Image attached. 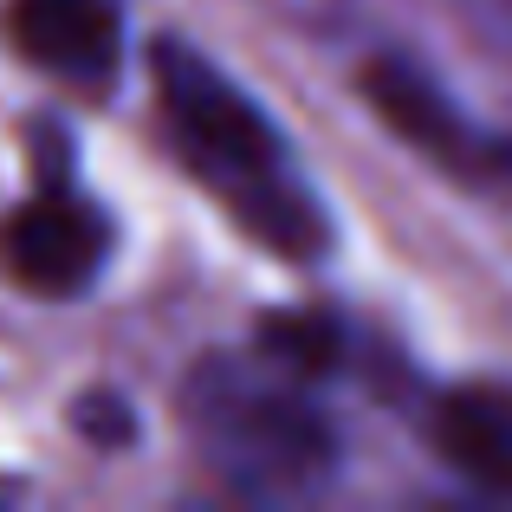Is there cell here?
<instances>
[{
  "label": "cell",
  "instance_id": "cell-6",
  "mask_svg": "<svg viewBox=\"0 0 512 512\" xmlns=\"http://www.w3.org/2000/svg\"><path fill=\"white\" fill-rule=\"evenodd\" d=\"M363 91H370V104L383 111V124L396 130V137H409L422 156H435V163H461V117L448 111V98H441L435 85H428L415 65L402 59H376L370 72H363Z\"/></svg>",
  "mask_w": 512,
  "mask_h": 512
},
{
  "label": "cell",
  "instance_id": "cell-7",
  "mask_svg": "<svg viewBox=\"0 0 512 512\" xmlns=\"http://www.w3.org/2000/svg\"><path fill=\"white\" fill-rule=\"evenodd\" d=\"M260 344L273 363H286V370L299 376H318L338 363V325L331 318H273V325H260Z\"/></svg>",
  "mask_w": 512,
  "mask_h": 512
},
{
  "label": "cell",
  "instance_id": "cell-2",
  "mask_svg": "<svg viewBox=\"0 0 512 512\" xmlns=\"http://www.w3.org/2000/svg\"><path fill=\"white\" fill-rule=\"evenodd\" d=\"M188 435L201 461L240 493H299L331 467V428L305 402L299 370L260 357H208L188 376Z\"/></svg>",
  "mask_w": 512,
  "mask_h": 512
},
{
  "label": "cell",
  "instance_id": "cell-4",
  "mask_svg": "<svg viewBox=\"0 0 512 512\" xmlns=\"http://www.w3.org/2000/svg\"><path fill=\"white\" fill-rule=\"evenodd\" d=\"M7 33L20 59L65 85H111L124 59V7L117 0H7Z\"/></svg>",
  "mask_w": 512,
  "mask_h": 512
},
{
  "label": "cell",
  "instance_id": "cell-8",
  "mask_svg": "<svg viewBox=\"0 0 512 512\" xmlns=\"http://www.w3.org/2000/svg\"><path fill=\"white\" fill-rule=\"evenodd\" d=\"M493 163H500V169L512 175V143H500V150H493Z\"/></svg>",
  "mask_w": 512,
  "mask_h": 512
},
{
  "label": "cell",
  "instance_id": "cell-5",
  "mask_svg": "<svg viewBox=\"0 0 512 512\" xmlns=\"http://www.w3.org/2000/svg\"><path fill=\"white\" fill-rule=\"evenodd\" d=\"M435 448L480 493L512 500V383H461L435 409Z\"/></svg>",
  "mask_w": 512,
  "mask_h": 512
},
{
  "label": "cell",
  "instance_id": "cell-3",
  "mask_svg": "<svg viewBox=\"0 0 512 512\" xmlns=\"http://www.w3.org/2000/svg\"><path fill=\"white\" fill-rule=\"evenodd\" d=\"M104 260H111V221L78 188H39L0 227V266L20 292H39V299H72L98 286Z\"/></svg>",
  "mask_w": 512,
  "mask_h": 512
},
{
  "label": "cell",
  "instance_id": "cell-1",
  "mask_svg": "<svg viewBox=\"0 0 512 512\" xmlns=\"http://www.w3.org/2000/svg\"><path fill=\"white\" fill-rule=\"evenodd\" d=\"M150 72H156V111H163L169 143L188 163V175L260 247L286 253V260H312L325 247V208L292 163L286 137L273 130V117L182 39H156Z\"/></svg>",
  "mask_w": 512,
  "mask_h": 512
}]
</instances>
